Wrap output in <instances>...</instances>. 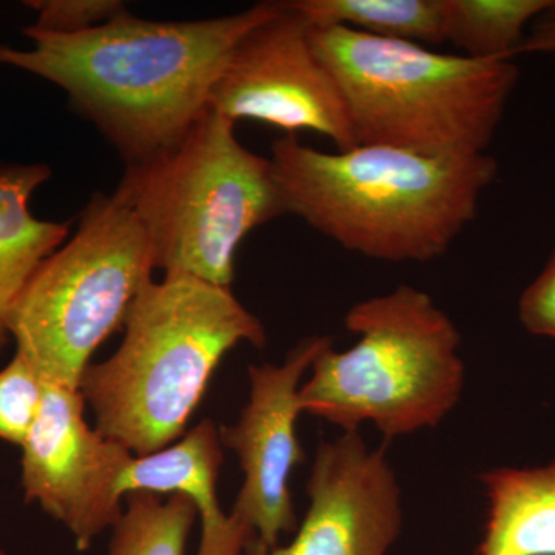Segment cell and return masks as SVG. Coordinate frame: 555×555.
I'll return each instance as SVG.
<instances>
[{
	"label": "cell",
	"mask_w": 555,
	"mask_h": 555,
	"mask_svg": "<svg viewBox=\"0 0 555 555\" xmlns=\"http://www.w3.org/2000/svg\"><path fill=\"white\" fill-rule=\"evenodd\" d=\"M275 2L230 16L153 21L129 11L79 33L25 28L28 50L0 42V65L49 80L96 127L126 167L177 145L204 115L218 73L241 36Z\"/></svg>",
	"instance_id": "6da1fadb"
},
{
	"label": "cell",
	"mask_w": 555,
	"mask_h": 555,
	"mask_svg": "<svg viewBox=\"0 0 555 555\" xmlns=\"http://www.w3.org/2000/svg\"><path fill=\"white\" fill-rule=\"evenodd\" d=\"M270 160L287 215L345 250L387 262L443 257L499 173L488 153L427 156L356 145L337 152L276 139Z\"/></svg>",
	"instance_id": "7a4b0ae2"
},
{
	"label": "cell",
	"mask_w": 555,
	"mask_h": 555,
	"mask_svg": "<svg viewBox=\"0 0 555 555\" xmlns=\"http://www.w3.org/2000/svg\"><path fill=\"white\" fill-rule=\"evenodd\" d=\"M124 331L115 356L87 367L80 393L96 429L134 456L182 437L229 350L266 345L264 326L232 288L189 275L145 284Z\"/></svg>",
	"instance_id": "3957f363"
},
{
	"label": "cell",
	"mask_w": 555,
	"mask_h": 555,
	"mask_svg": "<svg viewBox=\"0 0 555 555\" xmlns=\"http://www.w3.org/2000/svg\"><path fill=\"white\" fill-rule=\"evenodd\" d=\"M357 145L427 156L486 153L518 83L514 61L473 60L343 27L310 28Z\"/></svg>",
	"instance_id": "277c9868"
},
{
	"label": "cell",
	"mask_w": 555,
	"mask_h": 555,
	"mask_svg": "<svg viewBox=\"0 0 555 555\" xmlns=\"http://www.w3.org/2000/svg\"><path fill=\"white\" fill-rule=\"evenodd\" d=\"M356 345L328 343L299 387L302 412L345 433L372 423L390 438L437 427L459 404L465 386L459 328L434 299L412 286L364 299L347 310Z\"/></svg>",
	"instance_id": "5b68a950"
},
{
	"label": "cell",
	"mask_w": 555,
	"mask_h": 555,
	"mask_svg": "<svg viewBox=\"0 0 555 555\" xmlns=\"http://www.w3.org/2000/svg\"><path fill=\"white\" fill-rule=\"evenodd\" d=\"M235 126L207 108L177 145L124 170L115 192L141 221L164 275L232 288L240 244L287 215L272 160L244 147Z\"/></svg>",
	"instance_id": "8992f818"
},
{
	"label": "cell",
	"mask_w": 555,
	"mask_h": 555,
	"mask_svg": "<svg viewBox=\"0 0 555 555\" xmlns=\"http://www.w3.org/2000/svg\"><path fill=\"white\" fill-rule=\"evenodd\" d=\"M152 247L118 193H94L73 235L43 259L9 317L16 352L43 383L79 389L90 358L124 328L152 281Z\"/></svg>",
	"instance_id": "52a82bcc"
},
{
	"label": "cell",
	"mask_w": 555,
	"mask_h": 555,
	"mask_svg": "<svg viewBox=\"0 0 555 555\" xmlns=\"http://www.w3.org/2000/svg\"><path fill=\"white\" fill-rule=\"evenodd\" d=\"M309 22L275 2L268 17L233 46L208 94L211 112L238 122L257 120L295 137L313 131L337 150L356 147L341 91L318 60Z\"/></svg>",
	"instance_id": "ba28073f"
},
{
	"label": "cell",
	"mask_w": 555,
	"mask_h": 555,
	"mask_svg": "<svg viewBox=\"0 0 555 555\" xmlns=\"http://www.w3.org/2000/svg\"><path fill=\"white\" fill-rule=\"evenodd\" d=\"M79 389L46 383L42 406L22 444L25 502L67 526L79 551L122 517L120 478L133 454L83 416Z\"/></svg>",
	"instance_id": "9c48e42d"
},
{
	"label": "cell",
	"mask_w": 555,
	"mask_h": 555,
	"mask_svg": "<svg viewBox=\"0 0 555 555\" xmlns=\"http://www.w3.org/2000/svg\"><path fill=\"white\" fill-rule=\"evenodd\" d=\"M327 337H310L281 366L248 367L250 400L238 422L219 429V440L240 456L244 481L230 516L259 542L276 547L298 528L288 478L305 462L297 437L299 387Z\"/></svg>",
	"instance_id": "30bf717a"
},
{
	"label": "cell",
	"mask_w": 555,
	"mask_h": 555,
	"mask_svg": "<svg viewBox=\"0 0 555 555\" xmlns=\"http://www.w3.org/2000/svg\"><path fill=\"white\" fill-rule=\"evenodd\" d=\"M310 505L283 547L251 539L244 555H386L403 526L401 491L386 449L360 433L321 441L308 486Z\"/></svg>",
	"instance_id": "8fae6325"
},
{
	"label": "cell",
	"mask_w": 555,
	"mask_h": 555,
	"mask_svg": "<svg viewBox=\"0 0 555 555\" xmlns=\"http://www.w3.org/2000/svg\"><path fill=\"white\" fill-rule=\"evenodd\" d=\"M221 444L215 423L203 420L173 447L133 456L120 478L122 496L138 491L189 496L201 521L198 555H244L255 539L219 506L217 485L224 459Z\"/></svg>",
	"instance_id": "7c38bea8"
},
{
	"label": "cell",
	"mask_w": 555,
	"mask_h": 555,
	"mask_svg": "<svg viewBox=\"0 0 555 555\" xmlns=\"http://www.w3.org/2000/svg\"><path fill=\"white\" fill-rule=\"evenodd\" d=\"M50 178L47 164H0V353L11 341L14 302L72 233V222L43 221L30 210L33 195Z\"/></svg>",
	"instance_id": "4fadbf2b"
},
{
	"label": "cell",
	"mask_w": 555,
	"mask_h": 555,
	"mask_svg": "<svg viewBox=\"0 0 555 555\" xmlns=\"http://www.w3.org/2000/svg\"><path fill=\"white\" fill-rule=\"evenodd\" d=\"M481 478L488 517L478 555H555V460Z\"/></svg>",
	"instance_id": "5bb4252c"
},
{
	"label": "cell",
	"mask_w": 555,
	"mask_h": 555,
	"mask_svg": "<svg viewBox=\"0 0 555 555\" xmlns=\"http://www.w3.org/2000/svg\"><path fill=\"white\" fill-rule=\"evenodd\" d=\"M310 27H343L418 46L447 42L444 0H287Z\"/></svg>",
	"instance_id": "9a60e30c"
},
{
	"label": "cell",
	"mask_w": 555,
	"mask_h": 555,
	"mask_svg": "<svg viewBox=\"0 0 555 555\" xmlns=\"http://www.w3.org/2000/svg\"><path fill=\"white\" fill-rule=\"evenodd\" d=\"M554 0H444L447 42L473 60L514 61Z\"/></svg>",
	"instance_id": "2e32d148"
},
{
	"label": "cell",
	"mask_w": 555,
	"mask_h": 555,
	"mask_svg": "<svg viewBox=\"0 0 555 555\" xmlns=\"http://www.w3.org/2000/svg\"><path fill=\"white\" fill-rule=\"evenodd\" d=\"M127 509L113 526L108 555H184L198 511L189 496L130 492Z\"/></svg>",
	"instance_id": "e0dca14e"
},
{
	"label": "cell",
	"mask_w": 555,
	"mask_h": 555,
	"mask_svg": "<svg viewBox=\"0 0 555 555\" xmlns=\"http://www.w3.org/2000/svg\"><path fill=\"white\" fill-rule=\"evenodd\" d=\"M43 393L46 383L27 358L16 352L0 371V440L24 444L38 418Z\"/></svg>",
	"instance_id": "ac0fdd59"
},
{
	"label": "cell",
	"mask_w": 555,
	"mask_h": 555,
	"mask_svg": "<svg viewBox=\"0 0 555 555\" xmlns=\"http://www.w3.org/2000/svg\"><path fill=\"white\" fill-rule=\"evenodd\" d=\"M24 5L38 14L35 30L61 36L93 30L129 11L118 0H33Z\"/></svg>",
	"instance_id": "d6986e66"
},
{
	"label": "cell",
	"mask_w": 555,
	"mask_h": 555,
	"mask_svg": "<svg viewBox=\"0 0 555 555\" xmlns=\"http://www.w3.org/2000/svg\"><path fill=\"white\" fill-rule=\"evenodd\" d=\"M518 320L537 337L555 339V248L518 299Z\"/></svg>",
	"instance_id": "ffe728a7"
},
{
	"label": "cell",
	"mask_w": 555,
	"mask_h": 555,
	"mask_svg": "<svg viewBox=\"0 0 555 555\" xmlns=\"http://www.w3.org/2000/svg\"><path fill=\"white\" fill-rule=\"evenodd\" d=\"M524 54H555V0L529 28L518 51V56Z\"/></svg>",
	"instance_id": "44dd1931"
},
{
	"label": "cell",
	"mask_w": 555,
	"mask_h": 555,
	"mask_svg": "<svg viewBox=\"0 0 555 555\" xmlns=\"http://www.w3.org/2000/svg\"><path fill=\"white\" fill-rule=\"evenodd\" d=\"M0 555H9L5 553V551L2 550V547H0Z\"/></svg>",
	"instance_id": "7402d4cb"
}]
</instances>
